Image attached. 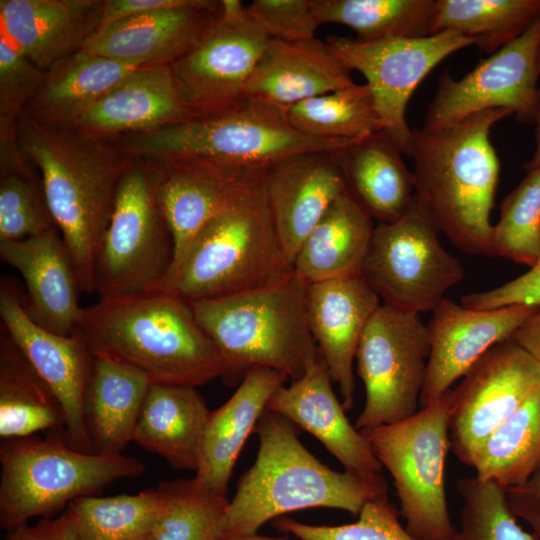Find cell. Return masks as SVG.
<instances>
[{"instance_id": "obj_1", "label": "cell", "mask_w": 540, "mask_h": 540, "mask_svg": "<svg viewBox=\"0 0 540 540\" xmlns=\"http://www.w3.org/2000/svg\"><path fill=\"white\" fill-rule=\"evenodd\" d=\"M20 149L38 169L45 200L73 260L82 292L95 291V260L130 157L75 128L16 120Z\"/></svg>"}, {"instance_id": "obj_2", "label": "cell", "mask_w": 540, "mask_h": 540, "mask_svg": "<svg viewBox=\"0 0 540 540\" xmlns=\"http://www.w3.org/2000/svg\"><path fill=\"white\" fill-rule=\"evenodd\" d=\"M255 432L257 457L228 503L220 540L255 534L270 520L308 508L358 515L368 501L388 492L381 474L340 472L321 462L301 443L295 425L278 413L266 409Z\"/></svg>"}, {"instance_id": "obj_3", "label": "cell", "mask_w": 540, "mask_h": 540, "mask_svg": "<svg viewBox=\"0 0 540 540\" xmlns=\"http://www.w3.org/2000/svg\"><path fill=\"white\" fill-rule=\"evenodd\" d=\"M507 109L474 114L445 128L412 129L415 192L449 240L470 255L493 257L490 221L500 161L491 128Z\"/></svg>"}, {"instance_id": "obj_4", "label": "cell", "mask_w": 540, "mask_h": 540, "mask_svg": "<svg viewBox=\"0 0 540 540\" xmlns=\"http://www.w3.org/2000/svg\"><path fill=\"white\" fill-rule=\"evenodd\" d=\"M78 329L94 356L132 365L152 383L197 388L222 375L191 303L171 292L100 298L83 308Z\"/></svg>"}, {"instance_id": "obj_5", "label": "cell", "mask_w": 540, "mask_h": 540, "mask_svg": "<svg viewBox=\"0 0 540 540\" xmlns=\"http://www.w3.org/2000/svg\"><path fill=\"white\" fill-rule=\"evenodd\" d=\"M308 285L294 271L271 286L190 302L218 354L225 384L239 385L256 367L296 381L318 360L307 317Z\"/></svg>"}, {"instance_id": "obj_6", "label": "cell", "mask_w": 540, "mask_h": 540, "mask_svg": "<svg viewBox=\"0 0 540 540\" xmlns=\"http://www.w3.org/2000/svg\"><path fill=\"white\" fill-rule=\"evenodd\" d=\"M293 272L262 176L205 226L159 290L194 302L271 286Z\"/></svg>"}, {"instance_id": "obj_7", "label": "cell", "mask_w": 540, "mask_h": 540, "mask_svg": "<svg viewBox=\"0 0 540 540\" xmlns=\"http://www.w3.org/2000/svg\"><path fill=\"white\" fill-rule=\"evenodd\" d=\"M350 143L304 135L289 124L281 109L246 100L220 115L133 134L123 141L120 150L158 163L199 157L263 171L294 154L336 151Z\"/></svg>"}, {"instance_id": "obj_8", "label": "cell", "mask_w": 540, "mask_h": 540, "mask_svg": "<svg viewBox=\"0 0 540 540\" xmlns=\"http://www.w3.org/2000/svg\"><path fill=\"white\" fill-rule=\"evenodd\" d=\"M0 465V525L8 531L144 472L136 458L86 453L69 445L62 434L3 439Z\"/></svg>"}, {"instance_id": "obj_9", "label": "cell", "mask_w": 540, "mask_h": 540, "mask_svg": "<svg viewBox=\"0 0 540 540\" xmlns=\"http://www.w3.org/2000/svg\"><path fill=\"white\" fill-rule=\"evenodd\" d=\"M449 391L413 416L360 431L393 478L405 528L416 540H453L445 489Z\"/></svg>"}, {"instance_id": "obj_10", "label": "cell", "mask_w": 540, "mask_h": 540, "mask_svg": "<svg viewBox=\"0 0 540 540\" xmlns=\"http://www.w3.org/2000/svg\"><path fill=\"white\" fill-rule=\"evenodd\" d=\"M161 166L131 165L118 185L95 260L100 298L159 290L174 258L173 237L161 208Z\"/></svg>"}, {"instance_id": "obj_11", "label": "cell", "mask_w": 540, "mask_h": 540, "mask_svg": "<svg viewBox=\"0 0 540 540\" xmlns=\"http://www.w3.org/2000/svg\"><path fill=\"white\" fill-rule=\"evenodd\" d=\"M439 232L434 215L416 193L402 217L374 227L362 276L382 304L417 314L432 312L462 281L464 269L442 247Z\"/></svg>"}, {"instance_id": "obj_12", "label": "cell", "mask_w": 540, "mask_h": 540, "mask_svg": "<svg viewBox=\"0 0 540 540\" xmlns=\"http://www.w3.org/2000/svg\"><path fill=\"white\" fill-rule=\"evenodd\" d=\"M429 355L428 329L420 314L381 304L355 357L365 388L357 430L394 424L419 411Z\"/></svg>"}, {"instance_id": "obj_13", "label": "cell", "mask_w": 540, "mask_h": 540, "mask_svg": "<svg viewBox=\"0 0 540 540\" xmlns=\"http://www.w3.org/2000/svg\"><path fill=\"white\" fill-rule=\"evenodd\" d=\"M269 39L241 1H221L208 33L170 65L194 119L220 115L246 101L245 85Z\"/></svg>"}, {"instance_id": "obj_14", "label": "cell", "mask_w": 540, "mask_h": 540, "mask_svg": "<svg viewBox=\"0 0 540 540\" xmlns=\"http://www.w3.org/2000/svg\"><path fill=\"white\" fill-rule=\"evenodd\" d=\"M326 43L347 67L365 77L384 130L407 156L412 129L406 110L413 92L445 58L475 45L456 31L378 42L331 36Z\"/></svg>"}, {"instance_id": "obj_15", "label": "cell", "mask_w": 540, "mask_h": 540, "mask_svg": "<svg viewBox=\"0 0 540 540\" xmlns=\"http://www.w3.org/2000/svg\"><path fill=\"white\" fill-rule=\"evenodd\" d=\"M539 52L540 17L462 78L455 79L445 70L422 128H445L492 109L510 110L520 121H536Z\"/></svg>"}, {"instance_id": "obj_16", "label": "cell", "mask_w": 540, "mask_h": 540, "mask_svg": "<svg viewBox=\"0 0 540 540\" xmlns=\"http://www.w3.org/2000/svg\"><path fill=\"white\" fill-rule=\"evenodd\" d=\"M540 386V367L512 337L489 349L449 390L450 448L472 467L486 440Z\"/></svg>"}, {"instance_id": "obj_17", "label": "cell", "mask_w": 540, "mask_h": 540, "mask_svg": "<svg viewBox=\"0 0 540 540\" xmlns=\"http://www.w3.org/2000/svg\"><path fill=\"white\" fill-rule=\"evenodd\" d=\"M0 317L1 327L58 398L65 414L64 439L80 451L93 453L84 399L95 356L84 334L78 329L60 335L38 325L26 310L24 294L7 278L1 279Z\"/></svg>"}, {"instance_id": "obj_18", "label": "cell", "mask_w": 540, "mask_h": 540, "mask_svg": "<svg viewBox=\"0 0 540 540\" xmlns=\"http://www.w3.org/2000/svg\"><path fill=\"white\" fill-rule=\"evenodd\" d=\"M538 311L525 304L477 310L442 299L426 324L430 355L420 407L445 395L489 349L511 338Z\"/></svg>"}, {"instance_id": "obj_19", "label": "cell", "mask_w": 540, "mask_h": 540, "mask_svg": "<svg viewBox=\"0 0 540 540\" xmlns=\"http://www.w3.org/2000/svg\"><path fill=\"white\" fill-rule=\"evenodd\" d=\"M158 164L162 169L160 204L174 243L168 277L205 226L261 178L265 170L239 169L199 157L175 158Z\"/></svg>"}, {"instance_id": "obj_20", "label": "cell", "mask_w": 540, "mask_h": 540, "mask_svg": "<svg viewBox=\"0 0 540 540\" xmlns=\"http://www.w3.org/2000/svg\"><path fill=\"white\" fill-rule=\"evenodd\" d=\"M263 189L292 264L314 226L332 203L347 192L335 151L302 152L273 163L264 172Z\"/></svg>"}, {"instance_id": "obj_21", "label": "cell", "mask_w": 540, "mask_h": 540, "mask_svg": "<svg viewBox=\"0 0 540 540\" xmlns=\"http://www.w3.org/2000/svg\"><path fill=\"white\" fill-rule=\"evenodd\" d=\"M382 304L362 275L309 283L307 317L345 411L353 408V363L365 328Z\"/></svg>"}, {"instance_id": "obj_22", "label": "cell", "mask_w": 540, "mask_h": 540, "mask_svg": "<svg viewBox=\"0 0 540 540\" xmlns=\"http://www.w3.org/2000/svg\"><path fill=\"white\" fill-rule=\"evenodd\" d=\"M220 6L211 1L123 18L97 29L82 49L136 67L171 65L204 38Z\"/></svg>"}, {"instance_id": "obj_23", "label": "cell", "mask_w": 540, "mask_h": 540, "mask_svg": "<svg viewBox=\"0 0 540 540\" xmlns=\"http://www.w3.org/2000/svg\"><path fill=\"white\" fill-rule=\"evenodd\" d=\"M332 382L320 356L300 379L276 391L267 410L315 436L345 470L363 475L381 474L383 467L371 444L349 422Z\"/></svg>"}, {"instance_id": "obj_24", "label": "cell", "mask_w": 540, "mask_h": 540, "mask_svg": "<svg viewBox=\"0 0 540 540\" xmlns=\"http://www.w3.org/2000/svg\"><path fill=\"white\" fill-rule=\"evenodd\" d=\"M1 259L15 268L26 286L25 307L41 327L60 335L78 330L83 308L80 281L57 230L0 243Z\"/></svg>"}, {"instance_id": "obj_25", "label": "cell", "mask_w": 540, "mask_h": 540, "mask_svg": "<svg viewBox=\"0 0 540 540\" xmlns=\"http://www.w3.org/2000/svg\"><path fill=\"white\" fill-rule=\"evenodd\" d=\"M99 0H1V34L44 72L82 49L100 28Z\"/></svg>"}, {"instance_id": "obj_26", "label": "cell", "mask_w": 540, "mask_h": 540, "mask_svg": "<svg viewBox=\"0 0 540 540\" xmlns=\"http://www.w3.org/2000/svg\"><path fill=\"white\" fill-rule=\"evenodd\" d=\"M351 69L319 39H269L245 89V100L284 110L353 85Z\"/></svg>"}, {"instance_id": "obj_27", "label": "cell", "mask_w": 540, "mask_h": 540, "mask_svg": "<svg viewBox=\"0 0 540 540\" xmlns=\"http://www.w3.org/2000/svg\"><path fill=\"white\" fill-rule=\"evenodd\" d=\"M193 119L171 66L153 65L135 69L91 106L74 128L103 137L149 132Z\"/></svg>"}, {"instance_id": "obj_28", "label": "cell", "mask_w": 540, "mask_h": 540, "mask_svg": "<svg viewBox=\"0 0 540 540\" xmlns=\"http://www.w3.org/2000/svg\"><path fill=\"white\" fill-rule=\"evenodd\" d=\"M288 377L271 368L250 370L232 396L211 411L204 433L201 457L195 477L198 487L226 496L240 452L272 396Z\"/></svg>"}, {"instance_id": "obj_29", "label": "cell", "mask_w": 540, "mask_h": 540, "mask_svg": "<svg viewBox=\"0 0 540 540\" xmlns=\"http://www.w3.org/2000/svg\"><path fill=\"white\" fill-rule=\"evenodd\" d=\"M347 193L378 223L402 217L415 196L413 171L385 131L374 132L335 151Z\"/></svg>"}, {"instance_id": "obj_30", "label": "cell", "mask_w": 540, "mask_h": 540, "mask_svg": "<svg viewBox=\"0 0 540 540\" xmlns=\"http://www.w3.org/2000/svg\"><path fill=\"white\" fill-rule=\"evenodd\" d=\"M210 412L196 387L152 383L132 441L174 468L196 472Z\"/></svg>"}, {"instance_id": "obj_31", "label": "cell", "mask_w": 540, "mask_h": 540, "mask_svg": "<svg viewBox=\"0 0 540 540\" xmlns=\"http://www.w3.org/2000/svg\"><path fill=\"white\" fill-rule=\"evenodd\" d=\"M152 382L136 367L95 356L84 399V417L93 453L117 455L133 432Z\"/></svg>"}, {"instance_id": "obj_32", "label": "cell", "mask_w": 540, "mask_h": 540, "mask_svg": "<svg viewBox=\"0 0 540 540\" xmlns=\"http://www.w3.org/2000/svg\"><path fill=\"white\" fill-rule=\"evenodd\" d=\"M137 68L81 49L45 73L24 113L43 124L74 128L91 106Z\"/></svg>"}, {"instance_id": "obj_33", "label": "cell", "mask_w": 540, "mask_h": 540, "mask_svg": "<svg viewBox=\"0 0 540 540\" xmlns=\"http://www.w3.org/2000/svg\"><path fill=\"white\" fill-rule=\"evenodd\" d=\"M372 220L345 192L301 245L294 271L308 283L362 275L374 230Z\"/></svg>"}, {"instance_id": "obj_34", "label": "cell", "mask_w": 540, "mask_h": 540, "mask_svg": "<svg viewBox=\"0 0 540 540\" xmlns=\"http://www.w3.org/2000/svg\"><path fill=\"white\" fill-rule=\"evenodd\" d=\"M65 414L55 393L1 327L0 436H33L40 431L63 434Z\"/></svg>"}, {"instance_id": "obj_35", "label": "cell", "mask_w": 540, "mask_h": 540, "mask_svg": "<svg viewBox=\"0 0 540 540\" xmlns=\"http://www.w3.org/2000/svg\"><path fill=\"white\" fill-rule=\"evenodd\" d=\"M538 17L540 0H434L429 35L456 31L491 55Z\"/></svg>"}, {"instance_id": "obj_36", "label": "cell", "mask_w": 540, "mask_h": 540, "mask_svg": "<svg viewBox=\"0 0 540 540\" xmlns=\"http://www.w3.org/2000/svg\"><path fill=\"white\" fill-rule=\"evenodd\" d=\"M540 465V386L486 440L473 462L476 476L517 486Z\"/></svg>"}, {"instance_id": "obj_37", "label": "cell", "mask_w": 540, "mask_h": 540, "mask_svg": "<svg viewBox=\"0 0 540 540\" xmlns=\"http://www.w3.org/2000/svg\"><path fill=\"white\" fill-rule=\"evenodd\" d=\"M166 493L157 490L77 498L66 511L81 540H149Z\"/></svg>"}, {"instance_id": "obj_38", "label": "cell", "mask_w": 540, "mask_h": 540, "mask_svg": "<svg viewBox=\"0 0 540 540\" xmlns=\"http://www.w3.org/2000/svg\"><path fill=\"white\" fill-rule=\"evenodd\" d=\"M320 24L348 26L361 42L429 35L434 0H312Z\"/></svg>"}, {"instance_id": "obj_39", "label": "cell", "mask_w": 540, "mask_h": 540, "mask_svg": "<svg viewBox=\"0 0 540 540\" xmlns=\"http://www.w3.org/2000/svg\"><path fill=\"white\" fill-rule=\"evenodd\" d=\"M282 111L293 128L319 139L354 142L384 130L366 83H354Z\"/></svg>"}, {"instance_id": "obj_40", "label": "cell", "mask_w": 540, "mask_h": 540, "mask_svg": "<svg viewBox=\"0 0 540 540\" xmlns=\"http://www.w3.org/2000/svg\"><path fill=\"white\" fill-rule=\"evenodd\" d=\"M160 485L166 500L149 540H220L226 496L201 489L193 478Z\"/></svg>"}, {"instance_id": "obj_41", "label": "cell", "mask_w": 540, "mask_h": 540, "mask_svg": "<svg viewBox=\"0 0 540 540\" xmlns=\"http://www.w3.org/2000/svg\"><path fill=\"white\" fill-rule=\"evenodd\" d=\"M526 171L500 205L492 230V253L531 268L540 261V168Z\"/></svg>"}, {"instance_id": "obj_42", "label": "cell", "mask_w": 540, "mask_h": 540, "mask_svg": "<svg viewBox=\"0 0 540 540\" xmlns=\"http://www.w3.org/2000/svg\"><path fill=\"white\" fill-rule=\"evenodd\" d=\"M457 490L462 507L453 540H536L518 524L502 486L475 475L460 478Z\"/></svg>"}, {"instance_id": "obj_43", "label": "cell", "mask_w": 540, "mask_h": 540, "mask_svg": "<svg viewBox=\"0 0 540 540\" xmlns=\"http://www.w3.org/2000/svg\"><path fill=\"white\" fill-rule=\"evenodd\" d=\"M52 230L58 229L43 188L28 165L1 168L0 243L20 241Z\"/></svg>"}, {"instance_id": "obj_44", "label": "cell", "mask_w": 540, "mask_h": 540, "mask_svg": "<svg viewBox=\"0 0 540 540\" xmlns=\"http://www.w3.org/2000/svg\"><path fill=\"white\" fill-rule=\"evenodd\" d=\"M400 512L387 494L368 501L355 522L343 525H311L279 517L273 526L299 540H416L399 520Z\"/></svg>"}, {"instance_id": "obj_45", "label": "cell", "mask_w": 540, "mask_h": 540, "mask_svg": "<svg viewBox=\"0 0 540 540\" xmlns=\"http://www.w3.org/2000/svg\"><path fill=\"white\" fill-rule=\"evenodd\" d=\"M45 73L0 33V122H16L39 90Z\"/></svg>"}, {"instance_id": "obj_46", "label": "cell", "mask_w": 540, "mask_h": 540, "mask_svg": "<svg viewBox=\"0 0 540 540\" xmlns=\"http://www.w3.org/2000/svg\"><path fill=\"white\" fill-rule=\"evenodd\" d=\"M246 12L270 39L279 41L316 39L321 25L312 0H255L246 6Z\"/></svg>"}, {"instance_id": "obj_47", "label": "cell", "mask_w": 540, "mask_h": 540, "mask_svg": "<svg viewBox=\"0 0 540 540\" xmlns=\"http://www.w3.org/2000/svg\"><path fill=\"white\" fill-rule=\"evenodd\" d=\"M532 305L540 308V261L526 273L488 291L461 297V305L469 309H496L511 305Z\"/></svg>"}, {"instance_id": "obj_48", "label": "cell", "mask_w": 540, "mask_h": 540, "mask_svg": "<svg viewBox=\"0 0 540 540\" xmlns=\"http://www.w3.org/2000/svg\"><path fill=\"white\" fill-rule=\"evenodd\" d=\"M510 509L525 520L540 540V465L524 483L505 489Z\"/></svg>"}, {"instance_id": "obj_49", "label": "cell", "mask_w": 540, "mask_h": 540, "mask_svg": "<svg viewBox=\"0 0 540 540\" xmlns=\"http://www.w3.org/2000/svg\"><path fill=\"white\" fill-rule=\"evenodd\" d=\"M210 2V0H106L103 2L101 26L147 12L202 6Z\"/></svg>"}, {"instance_id": "obj_50", "label": "cell", "mask_w": 540, "mask_h": 540, "mask_svg": "<svg viewBox=\"0 0 540 540\" xmlns=\"http://www.w3.org/2000/svg\"><path fill=\"white\" fill-rule=\"evenodd\" d=\"M28 540H81L65 512L55 519L44 518L33 527L28 526Z\"/></svg>"}, {"instance_id": "obj_51", "label": "cell", "mask_w": 540, "mask_h": 540, "mask_svg": "<svg viewBox=\"0 0 540 540\" xmlns=\"http://www.w3.org/2000/svg\"><path fill=\"white\" fill-rule=\"evenodd\" d=\"M540 367V311L530 317L512 336Z\"/></svg>"}, {"instance_id": "obj_52", "label": "cell", "mask_w": 540, "mask_h": 540, "mask_svg": "<svg viewBox=\"0 0 540 540\" xmlns=\"http://www.w3.org/2000/svg\"><path fill=\"white\" fill-rule=\"evenodd\" d=\"M537 123V133H536V139H537V146L536 151L533 155V158L525 164L526 170L533 169V168H540V115L536 119Z\"/></svg>"}, {"instance_id": "obj_53", "label": "cell", "mask_w": 540, "mask_h": 540, "mask_svg": "<svg viewBox=\"0 0 540 540\" xmlns=\"http://www.w3.org/2000/svg\"><path fill=\"white\" fill-rule=\"evenodd\" d=\"M27 531H28V526L26 524H22L8 531V534L5 540H28Z\"/></svg>"}, {"instance_id": "obj_54", "label": "cell", "mask_w": 540, "mask_h": 540, "mask_svg": "<svg viewBox=\"0 0 540 540\" xmlns=\"http://www.w3.org/2000/svg\"><path fill=\"white\" fill-rule=\"evenodd\" d=\"M229 540H293V539L289 537H269V536L257 535L255 533V534L241 536V537H237V538H233Z\"/></svg>"}, {"instance_id": "obj_55", "label": "cell", "mask_w": 540, "mask_h": 540, "mask_svg": "<svg viewBox=\"0 0 540 540\" xmlns=\"http://www.w3.org/2000/svg\"><path fill=\"white\" fill-rule=\"evenodd\" d=\"M539 69H540V52H539ZM540 115V87L538 90V109H537V117Z\"/></svg>"}]
</instances>
